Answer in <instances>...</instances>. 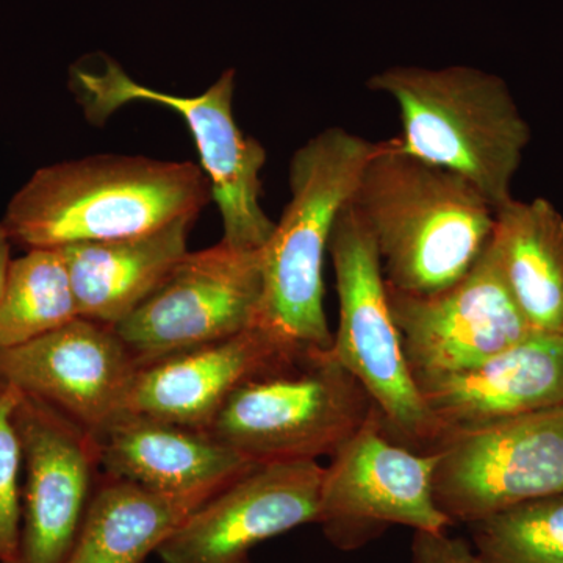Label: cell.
<instances>
[{
	"label": "cell",
	"mask_w": 563,
	"mask_h": 563,
	"mask_svg": "<svg viewBox=\"0 0 563 563\" xmlns=\"http://www.w3.org/2000/svg\"><path fill=\"white\" fill-rule=\"evenodd\" d=\"M210 199L198 163L90 155L36 169L11 196L2 222L18 246L62 250L198 220Z\"/></svg>",
	"instance_id": "obj_1"
},
{
	"label": "cell",
	"mask_w": 563,
	"mask_h": 563,
	"mask_svg": "<svg viewBox=\"0 0 563 563\" xmlns=\"http://www.w3.org/2000/svg\"><path fill=\"white\" fill-rule=\"evenodd\" d=\"M351 206L372 233L391 290L431 296L450 288L487 250L496 210L457 174L379 141Z\"/></svg>",
	"instance_id": "obj_2"
},
{
	"label": "cell",
	"mask_w": 563,
	"mask_h": 563,
	"mask_svg": "<svg viewBox=\"0 0 563 563\" xmlns=\"http://www.w3.org/2000/svg\"><path fill=\"white\" fill-rule=\"evenodd\" d=\"M376 143L342 128L307 140L288 166L290 201L261 250L258 328L298 354L332 350L324 309L325 255Z\"/></svg>",
	"instance_id": "obj_3"
},
{
	"label": "cell",
	"mask_w": 563,
	"mask_h": 563,
	"mask_svg": "<svg viewBox=\"0 0 563 563\" xmlns=\"http://www.w3.org/2000/svg\"><path fill=\"white\" fill-rule=\"evenodd\" d=\"M366 87L398 107L399 150L457 174L495 210L514 199L531 129L501 77L472 66H393Z\"/></svg>",
	"instance_id": "obj_4"
},
{
	"label": "cell",
	"mask_w": 563,
	"mask_h": 563,
	"mask_svg": "<svg viewBox=\"0 0 563 563\" xmlns=\"http://www.w3.org/2000/svg\"><path fill=\"white\" fill-rule=\"evenodd\" d=\"M376 410L332 350L285 358L244 383L209 432L251 462L331 457Z\"/></svg>",
	"instance_id": "obj_5"
},
{
	"label": "cell",
	"mask_w": 563,
	"mask_h": 563,
	"mask_svg": "<svg viewBox=\"0 0 563 563\" xmlns=\"http://www.w3.org/2000/svg\"><path fill=\"white\" fill-rule=\"evenodd\" d=\"M329 255L340 303L333 354L368 393L388 439L433 453L440 431L404 354L376 243L351 202L335 222Z\"/></svg>",
	"instance_id": "obj_6"
},
{
	"label": "cell",
	"mask_w": 563,
	"mask_h": 563,
	"mask_svg": "<svg viewBox=\"0 0 563 563\" xmlns=\"http://www.w3.org/2000/svg\"><path fill=\"white\" fill-rule=\"evenodd\" d=\"M235 79V70H224L201 95L177 96L139 84L111 60L101 70H73L74 90L88 120L96 124L132 102L157 103L176 111L190 129L199 166L209 179L211 201L220 210L221 242L261 251L276 224L261 203L266 151L236 124Z\"/></svg>",
	"instance_id": "obj_7"
},
{
	"label": "cell",
	"mask_w": 563,
	"mask_h": 563,
	"mask_svg": "<svg viewBox=\"0 0 563 563\" xmlns=\"http://www.w3.org/2000/svg\"><path fill=\"white\" fill-rule=\"evenodd\" d=\"M433 453V498L453 523L562 495L563 404L448 433Z\"/></svg>",
	"instance_id": "obj_8"
},
{
	"label": "cell",
	"mask_w": 563,
	"mask_h": 563,
	"mask_svg": "<svg viewBox=\"0 0 563 563\" xmlns=\"http://www.w3.org/2000/svg\"><path fill=\"white\" fill-rule=\"evenodd\" d=\"M262 298L261 251L220 242L188 251L114 331L141 368L254 328Z\"/></svg>",
	"instance_id": "obj_9"
},
{
	"label": "cell",
	"mask_w": 563,
	"mask_h": 563,
	"mask_svg": "<svg viewBox=\"0 0 563 563\" xmlns=\"http://www.w3.org/2000/svg\"><path fill=\"white\" fill-rule=\"evenodd\" d=\"M329 459L317 525L340 550L361 548L393 525L422 532L454 525L433 498L437 453L393 442L377 410Z\"/></svg>",
	"instance_id": "obj_10"
},
{
	"label": "cell",
	"mask_w": 563,
	"mask_h": 563,
	"mask_svg": "<svg viewBox=\"0 0 563 563\" xmlns=\"http://www.w3.org/2000/svg\"><path fill=\"white\" fill-rule=\"evenodd\" d=\"M13 422L21 451V533L10 563H63L98 485V439L21 391Z\"/></svg>",
	"instance_id": "obj_11"
},
{
	"label": "cell",
	"mask_w": 563,
	"mask_h": 563,
	"mask_svg": "<svg viewBox=\"0 0 563 563\" xmlns=\"http://www.w3.org/2000/svg\"><path fill=\"white\" fill-rule=\"evenodd\" d=\"M387 288L413 379L470 368L533 332L490 243L470 273L446 290L410 296Z\"/></svg>",
	"instance_id": "obj_12"
},
{
	"label": "cell",
	"mask_w": 563,
	"mask_h": 563,
	"mask_svg": "<svg viewBox=\"0 0 563 563\" xmlns=\"http://www.w3.org/2000/svg\"><path fill=\"white\" fill-rule=\"evenodd\" d=\"M324 466L262 463L211 495L161 544L163 563H250L257 544L317 523Z\"/></svg>",
	"instance_id": "obj_13"
},
{
	"label": "cell",
	"mask_w": 563,
	"mask_h": 563,
	"mask_svg": "<svg viewBox=\"0 0 563 563\" xmlns=\"http://www.w3.org/2000/svg\"><path fill=\"white\" fill-rule=\"evenodd\" d=\"M136 369L114 328L80 317L0 351V384L49 404L96 439L120 417Z\"/></svg>",
	"instance_id": "obj_14"
},
{
	"label": "cell",
	"mask_w": 563,
	"mask_h": 563,
	"mask_svg": "<svg viewBox=\"0 0 563 563\" xmlns=\"http://www.w3.org/2000/svg\"><path fill=\"white\" fill-rule=\"evenodd\" d=\"M444 435L563 404V333L533 331L492 357L439 376L415 379Z\"/></svg>",
	"instance_id": "obj_15"
},
{
	"label": "cell",
	"mask_w": 563,
	"mask_h": 563,
	"mask_svg": "<svg viewBox=\"0 0 563 563\" xmlns=\"http://www.w3.org/2000/svg\"><path fill=\"white\" fill-rule=\"evenodd\" d=\"M295 355L298 352L254 325L231 339L141 366L121 415H141L209 432L224 404L244 383Z\"/></svg>",
	"instance_id": "obj_16"
},
{
	"label": "cell",
	"mask_w": 563,
	"mask_h": 563,
	"mask_svg": "<svg viewBox=\"0 0 563 563\" xmlns=\"http://www.w3.org/2000/svg\"><path fill=\"white\" fill-rule=\"evenodd\" d=\"M98 443L103 474L168 495L217 492L257 466L210 432L141 415L114 418Z\"/></svg>",
	"instance_id": "obj_17"
},
{
	"label": "cell",
	"mask_w": 563,
	"mask_h": 563,
	"mask_svg": "<svg viewBox=\"0 0 563 563\" xmlns=\"http://www.w3.org/2000/svg\"><path fill=\"white\" fill-rule=\"evenodd\" d=\"M195 218H181L158 231L62 247L79 317L120 324L161 287L188 252Z\"/></svg>",
	"instance_id": "obj_18"
},
{
	"label": "cell",
	"mask_w": 563,
	"mask_h": 563,
	"mask_svg": "<svg viewBox=\"0 0 563 563\" xmlns=\"http://www.w3.org/2000/svg\"><path fill=\"white\" fill-rule=\"evenodd\" d=\"M490 244L532 331L563 333V217L543 198L496 210Z\"/></svg>",
	"instance_id": "obj_19"
},
{
	"label": "cell",
	"mask_w": 563,
	"mask_h": 563,
	"mask_svg": "<svg viewBox=\"0 0 563 563\" xmlns=\"http://www.w3.org/2000/svg\"><path fill=\"white\" fill-rule=\"evenodd\" d=\"M217 492L168 495L103 474L63 563H143Z\"/></svg>",
	"instance_id": "obj_20"
},
{
	"label": "cell",
	"mask_w": 563,
	"mask_h": 563,
	"mask_svg": "<svg viewBox=\"0 0 563 563\" xmlns=\"http://www.w3.org/2000/svg\"><path fill=\"white\" fill-rule=\"evenodd\" d=\"M79 318L60 250L13 258L0 291V351L40 339Z\"/></svg>",
	"instance_id": "obj_21"
},
{
	"label": "cell",
	"mask_w": 563,
	"mask_h": 563,
	"mask_svg": "<svg viewBox=\"0 0 563 563\" xmlns=\"http://www.w3.org/2000/svg\"><path fill=\"white\" fill-rule=\"evenodd\" d=\"M488 563H563V493L468 525Z\"/></svg>",
	"instance_id": "obj_22"
},
{
	"label": "cell",
	"mask_w": 563,
	"mask_h": 563,
	"mask_svg": "<svg viewBox=\"0 0 563 563\" xmlns=\"http://www.w3.org/2000/svg\"><path fill=\"white\" fill-rule=\"evenodd\" d=\"M18 391L0 384V563L16 554L21 533V451L13 422Z\"/></svg>",
	"instance_id": "obj_23"
},
{
	"label": "cell",
	"mask_w": 563,
	"mask_h": 563,
	"mask_svg": "<svg viewBox=\"0 0 563 563\" xmlns=\"http://www.w3.org/2000/svg\"><path fill=\"white\" fill-rule=\"evenodd\" d=\"M412 563H488L468 543L446 532L415 531Z\"/></svg>",
	"instance_id": "obj_24"
},
{
	"label": "cell",
	"mask_w": 563,
	"mask_h": 563,
	"mask_svg": "<svg viewBox=\"0 0 563 563\" xmlns=\"http://www.w3.org/2000/svg\"><path fill=\"white\" fill-rule=\"evenodd\" d=\"M11 244H13V242H11L9 232H7L3 222L0 221V291H2L11 262H13V257H11Z\"/></svg>",
	"instance_id": "obj_25"
}]
</instances>
